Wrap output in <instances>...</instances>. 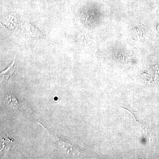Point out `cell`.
Listing matches in <instances>:
<instances>
[{
	"label": "cell",
	"mask_w": 159,
	"mask_h": 159,
	"mask_svg": "<svg viewBox=\"0 0 159 159\" xmlns=\"http://www.w3.org/2000/svg\"><path fill=\"white\" fill-rule=\"evenodd\" d=\"M15 59L13 62L9 66L5 71H3L1 73V76L3 79L8 80L12 77V74L14 72L15 68Z\"/></svg>",
	"instance_id": "cell-1"
},
{
	"label": "cell",
	"mask_w": 159,
	"mask_h": 159,
	"mask_svg": "<svg viewBox=\"0 0 159 159\" xmlns=\"http://www.w3.org/2000/svg\"><path fill=\"white\" fill-rule=\"evenodd\" d=\"M7 100L9 106L11 107L13 109L17 108L19 105L18 102L16 97L13 96V95H11L9 96H8Z\"/></svg>",
	"instance_id": "cell-2"
}]
</instances>
